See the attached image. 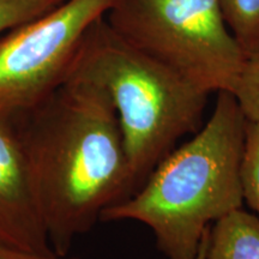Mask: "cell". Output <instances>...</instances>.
Returning a JSON list of instances; mask_svg holds the SVG:
<instances>
[{
	"mask_svg": "<svg viewBox=\"0 0 259 259\" xmlns=\"http://www.w3.org/2000/svg\"><path fill=\"white\" fill-rule=\"evenodd\" d=\"M105 17L87 32L69 78L111 99L136 192L181 137L199 131L210 94L126 41Z\"/></svg>",
	"mask_w": 259,
	"mask_h": 259,
	"instance_id": "3",
	"label": "cell"
},
{
	"mask_svg": "<svg viewBox=\"0 0 259 259\" xmlns=\"http://www.w3.org/2000/svg\"><path fill=\"white\" fill-rule=\"evenodd\" d=\"M223 17L247 56L259 53V0H220Z\"/></svg>",
	"mask_w": 259,
	"mask_h": 259,
	"instance_id": "8",
	"label": "cell"
},
{
	"mask_svg": "<svg viewBox=\"0 0 259 259\" xmlns=\"http://www.w3.org/2000/svg\"><path fill=\"white\" fill-rule=\"evenodd\" d=\"M0 244L36 253H54L17 122L14 115L3 113H0Z\"/></svg>",
	"mask_w": 259,
	"mask_h": 259,
	"instance_id": "6",
	"label": "cell"
},
{
	"mask_svg": "<svg viewBox=\"0 0 259 259\" xmlns=\"http://www.w3.org/2000/svg\"><path fill=\"white\" fill-rule=\"evenodd\" d=\"M210 231V229H209ZM209 231L205 233V235L203 236L202 244H200V248L198 252V255H197V259H205V254H206V245H208V235H209Z\"/></svg>",
	"mask_w": 259,
	"mask_h": 259,
	"instance_id": "13",
	"label": "cell"
},
{
	"mask_svg": "<svg viewBox=\"0 0 259 259\" xmlns=\"http://www.w3.org/2000/svg\"><path fill=\"white\" fill-rule=\"evenodd\" d=\"M116 0H63L0 35V113L18 115L69 78L90 27Z\"/></svg>",
	"mask_w": 259,
	"mask_h": 259,
	"instance_id": "5",
	"label": "cell"
},
{
	"mask_svg": "<svg viewBox=\"0 0 259 259\" xmlns=\"http://www.w3.org/2000/svg\"><path fill=\"white\" fill-rule=\"evenodd\" d=\"M232 94L247 121H259V53L247 56Z\"/></svg>",
	"mask_w": 259,
	"mask_h": 259,
	"instance_id": "10",
	"label": "cell"
},
{
	"mask_svg": "<svg viewBox=\"0 0 259 259\" xmlns=\"http://www.w3.org/2000/svg\"><path fill=\"white\" fill-rule=\"evenodd\" d=\"M246 125L235 96L218 93L211 116L193 138L173 149L134 194L105 210L101 221H138L168 259H197L210 227L244 204Z\"/></svg>",
	"mask_w": 259,
	"mask_h": 259,
	"instance_id": "2",
	"label": "cell"
},
{
	"mask_svg": "<svg viewBox=\"0 0 259 259\" xmlns=\"http://www.w3.org/2000/svg\"><path fill=\"white\" fill-rule=\"evenodd\" d=\"M205 259H259V218L236 209L210 227Z\"/></svg>",
	"mask_w": 259,
	"mask_h": 259,
	"instance_id": "7",
	"label": "cell"
},
{
	"mask_svg": "<svg viewBox=\"0 0 259 259\" xmlns=\"http://www.w3.org/2000/svg\"><path fill=\"white\" fill-rule=\"evenodd\" d=\"M63 0H0V35L44 15Z\"/></svg>",
	"mask_w": 259,
	"mask_h": 259,
	"instance_id": "11",
	"label": "cell"
},
{
	"mask_svg": "<svg viewBox=\"0 0 259 259\" xmlns=\"http://www.w3.org/2000/svg\"><path fill=\"white\" fill-rule=\"evenodd\" d=\"M0 259H76L70 258L67 255H58L57 253H36L21 250V248L11 247V246L0 244Z\"/></svg>",
	"mask_w": 259,
	"mask_h": 259,
	"instance_id": "12",
	"label": "cell"
},
{
	"mask_svg": "<svg viewBox=\"0 0 259 259\" xmlns=\"http://www.w3.org/2000/svg\"><path fill=\"white\" fill-rule=\"evenodd\" d=\"M240 180L244 203L259 218V121H247L246 125Z\"/></svg>",
	"mask_w": 259,
	"mask_h": 259,
	"instance_id": "9",
	"label": "cell"
},
{
	"mask_svg": "<svg viewBox=\"0 0 259 259\" xmlns=\"http://www.w3.org/2000/svg\"><path fill=\"white\" fill-rule=\"evenodd\" d=\"M14 116L51 246L65 257L105 210L135 193L118 115L102 89L69 78L40 105Z\"/></svg>",
	"mask_w": 259,
	"mask_h": 259,
	"instance_id": "1",
	"label": "cell"
},
{
	"mask_svg": "<svg viewBox=\"0 0 259 259\" xmlns=\"http://www.w3.org/2000/svg\"><path fill=\"white\" fill-rule=\"evenodd\" d=\"M105 18L126 41L208 94L232 93L247 59L220 0H116Z\"/></svg>",
	"mask_w": 259,
	"mask_h": 259,
	"instance_id": "4",
	"label": "cell"
}]
</instances>
